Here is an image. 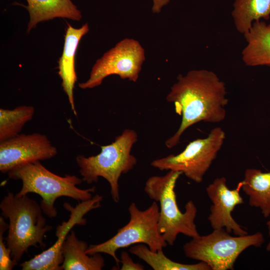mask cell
I'll return each instance as SVG.
<instances>
[{
  "label": "cell",
  "mask_w": 270,
  "mask_h": 270,
  "mask_svg": "<svg viewBox=\"0 0 270 270\" xmlns=\"http://www.w3.org/2000/svg\"><path fill=\"white\" fill-rule=\"evenodd\" d=\"M226 94L224 82L212 71L191 70L184 76L179 74L166 100L174 104L182 119L178 130L166 140V146L171 148L176 146L184 131L198 122L218 123L224 120Z\"/></svg>",
  "instance_id": "1"
},
{
  "label": "cell",
  "mask_w": 270,
  "mask_h": 270,
  "mask_svg": "<svg viewBox=\"0 0 270 270\" xmlns=\"http://www.w3.org/2000/svg\"><path fill=\"white\" fill-rule=\"evenodd\" d=\"M2 216L9 220L6 244L14 265L32 246H45V234L52 229L47 224L40 204L26 195L8 192L2 200Z\"/></svg>",
  "instance_id": "2"
},
{
  "label": "cell",
  "mask_w": 270,
  "mask_h": 270,
  "mask_svg": "<svg viewBox=\"0 0 270 270\" xmlns=\"http://www.w3.org/2000/svg\"><path fill=\"white\" fill-rule=\"evenodd\" d=\"M8 174L10 178L22 182L18 195L35 193L40 196L42 200L40 205L42 212L50 218L56 217L58 214L54 206L57 198L68 196L83 202L92 198V194L96 191L94 186L88 189L78 188L82 180L74 175L62 176L56 174L39 160L18 166Z\"/></svg>",
  "instance_id": "3"
},
{
  "label": "cell",
  "mask_w": 270,
  "mask_h": 270,
  "mask_svg": "<svg viewBox=\"0 0 270 270\" xmlns=\"http://www.w3.org/2000/svg\"><path fill=\"white\" fill-rule=\"evenodd\" d=\"M182 174L180 172L169 170L164 176H152L148 179L144 188L148 197L158 202V230L170 246L174 245L180 234L192 238L200 236L194 223L198 210L194 202L188 201L183 212L176 202L175 187Z\"/></svg>",
  "instance_id": "4"
},
{
  "label": "cell",
  "mask_w": 270,
  "mask_h": 270,
  "mask_svg": "<svg viewBox=\"0 0 270 270\" xmlns=\"http://www.w3.org/2000/svg\"><path fill=\"white\" fill-rule=\"evenodd\" d=\"M137 140L134 130L126 129L112 144L102 146L99 154L89 157L78 156L76 162L82 180L91 184L96 182L99 177L104 178L110 186L113 200L118 202L120 178L132 170L137 162L136 158L131 154L132 147Z\"/></svg>",
  "instance_id": "5"
},
{
  "label": "cell",
  "mask_w": 270,
  "mask_h": 270,
  "mask_svg": "<svg viewBox=\"0 0 270 270\" xmlns=\"http://www.w3.org/2000/svg\"><path fill=\"white\" fill-rule=\"evenodd\" d=\"M130 216L129 222L118 230L116 234L110 239L101 244H91L86 254L92 255L104 253L111 256L120 268V260L116 255V250L132 244H143L153 252L162 250L168 246L158 228L160 208L154 201L144 210H141L134 202L128 207Z\"/></svg>",
  "instance_id": "6"
},
{
  "label": "cell",
  "mask_w": 270,
  "mask_h": 270,
  "mask_svg": "<svg viewBox=\"0 0 270 270\" xmlns=\"http://www.w3.org/2000/svg\"><path fill=\"white\" fill-rule=\"evenodd\" d=\"M264 242L260 232L236 236L224 228L214 230L206 236H198L183 246L185 256L206 263L212 270H233L240 254L248 248L260 246Z\"/></svg>",
  "instance_id": "7"
},
{
  "label": "cell",
  "mask_w": 270,
  "mask_h": 270,
  "mask_svg": "<svg viewBox=\"0 0 270 270\" xmlns=\"http://www.w3.org/2000/svg\"><path fill=\"white\" fill-rule=\"evenodd\" d=\"M225 138V132L221 128H214L206 138L190 142L179 154L154 160L150 164L161 170L180 172L192 181L200 183L216 159Z\"/></svg>",
  "instance_id": "8"
},
{
  "label": "cell",
  "mask_w": 270,
  "mask_h": 270,
  "mask_svg": "<svg viewBox=\"0 0 270 270\" xmlns=\"http://www.w3.org/2000/svg\"><path fill=\"white\" fill-rule=\"evenodd\" d=\"M144 60V50L140 42L133 38H124L96 61L88 79L78 86L82 89L96 87L111 75L136 82Z\"/></svg>",
  "instance_id": "9"
},
{
  "label": "cell",
  "mask_w": 270,
  "mask_h": 270,
  "mask_svg": "<svg viewBox=\"0 0 270 270\" xmlns=\"http://www.w3.org/2000/svg\"><path fill=\"white\" fill-rule=\"evenodd\" d=\"M103 196L96 194L92 198L79 203L73 208L68 203L64 207L70 212L69 219L58 224L56 236L58 238L54 244L42 253L20 264L22 270H60L64 258L62 248L66 238L76 225H84L86 220L84 216L90 211L100 206Z\"/></svg>",
  "instance_id": "10"
},
{
  "label": "cell",
  "mask_w": 270,
  "mask_h": 270,
  "mask_svg": "<svg viewBox=\"0 0 270 270\" xmlns=\"http://www.w3.org/2000/svg\"><path fill=\"white\" fill-rule=\"evenodd\" d=\"M0 142L2 173L27 163L50 159L58 152L48 137L39 133L18 134Z\"/></svg>",
  "instance_id": "11"
},
{
  "label": "cell",
  "mask_w": 270,
  "mask_h": 270,
  "mask_svg": "<svg viewBox=\"0 0 270 270\" xmlns=\"http://www.w3.org/2000/svg\"><path fill=\"white\" fill-rule=\"evenodd\" d=\"M226 181L224 176L218 178L206 188L207 194L212 204L208 220L213 230L226 228L228 232H232L236 236L246 235L247 232L232 216L235 207L244 203L240 194L242 181L233 190L229 189Z\"/></svg>",
  "instance_id": "12"
},
{
  "label": "cell",
  "mask_w": 270,
  "mask_h": 270,
  "mask_svg": "<svg viewBox=\"0 0 270 270\" xmlns=\"http://www.w3.org/2000/svg\"><path fill=\"white\" fill-rule=\"evenodd\" d=\"M88 30V23L78 28H74L68 24L66 31L62 53L58 61V74L62 80V86L68 97L71 108L75 115H76V113L74 88L77 80L75 70V56L81 38Z\"/></svg>",
  "instance_id": "13"
},
{
  "label": "cell",
  "mask_w": 270,
  "mask_h": 270,
  "mask_svg": "<svg viewBox=\"0 0 270 270\" xmlns=\"http://www.w3.org/2000/svg\"><path fill=\"white\" fill-rule=\"evenodd\" d=\"M244 36L247 43L242 52L244 63L250 66L270 67V24L255 22Z\"/></svg>",
  "instance_id": "14"
},
{
  "label": "cell",
  "mask_w": 270,
  "mask_h": 270,
  "mask_svg": "<svg viewBox=\"0 0 270 270\" xmlns=\"http://www.w3.org/2000/svg\"><path fill=\"white\" fill-rule=\"evenodd\" d=\"M26 8L28 12L30 21L28 32L34 28L41 22L56 18L80 20V12L71 0H26Z\"/></svg>",
  "instance_id": "15"
},
{
  "label": "cell",
  "mask_w": 270,
  "mask_h": 270,
  "mask_svg": "<svg viewBox=\"0 0 270 270\" xmlns=\"http://www.w3.org/2000/svg\"><path fill=\"white\" fill-rule=\"evenodd\" d=\"M88 244L79 240L71 230L64 242L62 252L64 258L62 268L64 270H100L104 260L100 253L86 254Z\"/></svg>",
  "instance_id": "16"
},
{
  "label": "cell",
  "mask_w": 270,
  "mask_h": 270,
  "mask_svg": "<svg viewBox=\"0 0 270 270\" xmlns=\"http://www.w3.org/2000/svg\"><path fill=\"white\" fill-rule=\"evenodd\" d=\"M242 190L248 196L249 204L259 208L266 218L270 216V172L248 168L242 180Z\"/></svg>",
  "instance_id": "17"
},
{
  "label": "cell",
  "mask_w": 270,
  "mask_h": 270,
  "mask_svg": "<svg viewBox=\"0 0 270 270\" xmlns=\"http://www.w3.org/2000/svg\"><path fill=\"white\" fill-rule=\"evenodd\" d=\"M234 26L243 35L253 23L270 18V0H234L232 12Z\"/></svg>",
  "instance_id": "18"
},
{
  "label": "cell",
  "mask_w": 270,
  "mask_h": 270,
  "mask_svg": "<svg viewBox=\"0 0 270 270\" xmlns=\"http://www.w3.org/2000/svg\"><path fill=\"white\" fill-rule=\"evenodd\" d=\"M130 252L144 260L154 270H211L206 263L200 262L194 264H184L176 262L168 258L162 250H151L143 244H134Z\"/></svg>",
  "instance_id": "19"
},
{
  "label": "cell",
  "mask_w": 270,
  "mask_h": 270,
  "mask_svg": "<svg viewBox=\"0 0 270 270\" xmlns=\"http://www.w3.org/2000/svg\"><path fill=\"white\" fill-rule=\"evenodd\" d=\"M34 113L32 106H21L13 110L0 109V142L12 138L32 120Z\"/></svg>",
  "instance_id": "20"
},
{
  "label": "cell",
  "mask_w": 270,
  "mask_h": 270,
  "mask_svg": "<svg viewBox=\"0 0 270 270\" xmlns=\"http://www.w3.org/2000/svg\"><path fill=\"white\" fill-rule=\"evenodd\" d=\"M8 228L4 216H0V270H11L15 266L11 254L6 243L4 241V234Z\"/></svg>",
  "instance_id": "21"
},
{
  "label": "cell",
  "mask_w": 270,
  "mask_h": 270,
  "mask_svg": "<svg viewBox=\"0 0 270 270\" xmlns=\"http://www.w3.org/2000/svg\"><path fill=\"white\" fill-rule=\"evenodd\" d=\"M121 270H144V266L139 263L134 262L128 252L123 251L120 254Z\"/></svg>",
  "instance_id": "22"
},
{
  "label": "cell",
  "mask_w": 270,
  "mask_h": 270,
  "mask_svg": "<svg viewBox=\"0 0 270 270\" xmlns=\"http://www.w3.org/2000/svg\"><path fill=\"white\" fill-rule=\"evenodd\" d=\"M170 0H152V11L154 14H159L162 8L168 4Z\"/></svg>",
  "instance_id": "23"
},
{
  "label": "cell",
  "mask_w": 270,
  "mask_h": 270,
  "mask_svg": "<svg viewBox=\"0 0 270 270\" xmlns=\"http://www.w3.org/2000/svg\"><path fill=\"white\" fill-rule=\"evenodd\" d=\"M268 235L270 236V220L266 222ZM266 250L270 252V240L266 246Z\"/></svg>",
  "instance_id": "24"
}]
</instances>
